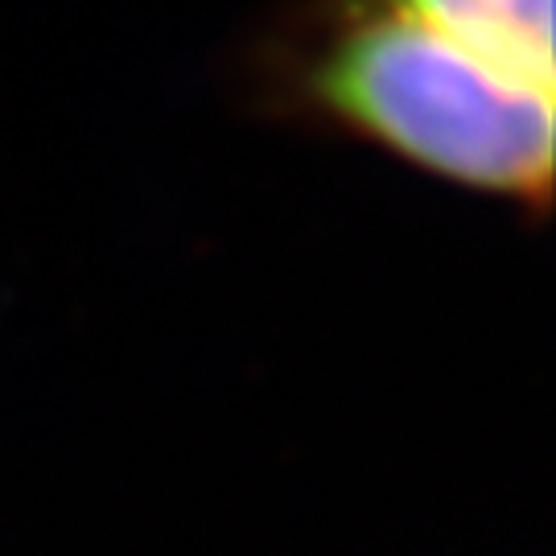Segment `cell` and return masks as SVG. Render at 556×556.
Masks as SVG:
<instances>
[{
    "label": "cell",
    "instance_id": "1",
    "mask_svg": "<svg viewBox=\"0 0 556 556\" xmlns=\"http://www.w3.org/2000/svg\"><path fill=\"white\" fill-rule=\"evenodd\" d=\"M268 116L544 215L553 199V0H298L248 50Z\"/></svg>",
    "mask_w": 556,
    "mask_h": 556
}]
</instances>
